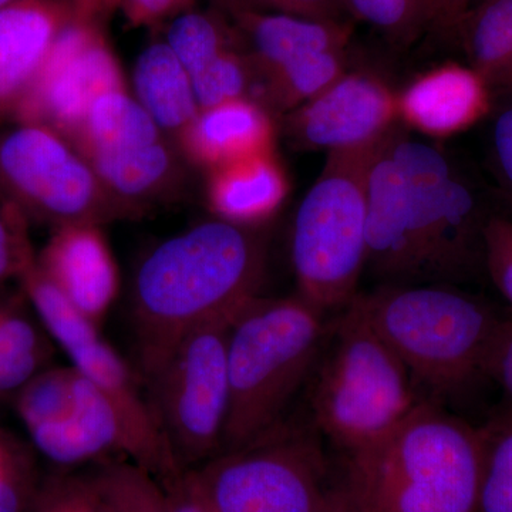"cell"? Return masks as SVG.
<instances>
[{"label": "cell", "mask_w": 512, "mask_h": 512, "mask_svg": "<svg viewBox=\"0 0 512 512\" xmlns=\"http://www.w3.org/2000/svg\"><path fill=\"white\" fill-rule=\"evenodd\" d=\"M25 500V481L18 460L0 439V512H22Z\"/></svg>", "instance_id": "cell-37"}, {"label": "cell", "mask_w": 512, "mask_h": 512, "mask_svg": "<svg viewBox=\"0 0 512 512\" xmlns=\"http://www.w3.org/2000/svg\"><path fill=\"white\" fill-rule=\"evenodd\" d=\"M441 12V22H443V30H450L451 32V19L450 12H448V0H436Z\"/></svg>", "instance_id": "cell-45"}, {"label": "cell", "mask_w": 512, "mask_h": 512, "mask_svg": "<svg viewBox=\"0 0 512 512\" xmlns=\"http://www.w3.org/2000/svg\"><path fill=\"white\" fill-rule=\"evenodd\" d=\"M37 264L77 309L100 326L120 289L119 268L101 225L56 228Z\"/></svg>", "instance_id": "cell-16"}, {"label": "cell", "mask_w": 512, "mask_h": 512, "mask_svg": "<svg viewBox=\"0 0 512 512\" xmlns=\"http://www.w3.org/2000/svg\"><path fill=\"white\" fill-rule=\"evenodd\" d=\"M329 342L313 380V421L323 436L353 456L386 439L424 399L356 298L332 326Z\"/></svg>", "instance_id": "cell-5"}, {"label": "cell", "mask_w": 512, "mask_h": 512, "mask_svg": "<svg viewBox=\"0 0 512 512\" xmlns=\"http://www.w3.org/2000/svg\"><path fill=\"white\" fill-rule=\"evenodd\" d=\"M126 89L123 70L93 13L80 8L56 37L12 121L40 124L72 140L101 94Z\"/></svg>", "instance_id": "cell-11"}, {"label": "cell", "mask_w": 512, "mask_h": 512, "mask_svg": "<svg viewBox=\"0 0 512 512\" xmlns=\"http://www.w3.org/2000/svg\"><path fill=\"white\" fill-rule=\"evenodd\" d=\"M0 204L55 229L126 218L67 138L22 121L0 127Z\"/></svg>", "instance_id": "cell-9"}, {"label": "cell", "mask_w": 512, "mask_h": 512, "mask_svg": "<svg viewBox=\"0 0 512 512\" xmlns=\"http://www.w3.org/2000/svg\"><path fill=\"white\" fill-rule=\"evenodd\" d=\"M20 298H0V397L18 394L47 369L45 329Z\"/></svg>", "instance_id": "cell-24"}, {"label": "cell", "mask_w": 512, "mask_h": 512, "mask_svg": "<svg viewBox=\"0 0 512 512\" xmlns=\"http://www.w3.org/2000/svg\"><path fill=\"white\" fill-rule=\"evenodd\" d=\"M346 72V49L298 57L259 80L254 90L256 101L268 111L288 114L325 92Z\"/></svg>", "instance_id": "cell-26"}, {"label": "cell", "mask_w": 512, "mask_h": 512, "mask_svg": "<svg viewBox=\"0 0 512 512\" xmlns=\"http://www.w3.org/2000/svg\"><path fill=\"white\" fill-rule=\"evenodd\" d=\"M393 131L377 150L367 174L366 269L384 284H423L412 198L390 148Z\"/></svg>", "instance_id": "cell-13"}, {"label": "cell", "mask_w": 512, "mask_h": 512, "mask_svg": "<svg viewBox=\"0 0 512 512\" xmlns=\"http://www.w3.org/2000/svg\"><path fill=\"white\" fill-rule=\"evenodd\" d=\"M82 156L126 218L143 215L180 185V161L165 138L87 151Z\"/></svg>", "instance_id": "cell-19"}, {"label": "cell", "mask_w": 512, "mask_h": 512, "mask_svg": "<svg viewBox=\"0 0 512 512\" xmlns=\"http://www.w3.org/2000/svg\"><path fill=\"white\" fill-rule=\"evenodd\" d=\"M90 485L117 512H171L160 481L130 461L104 467Z\"/></svg>", "instance_id": "cell-30"}, {"label": "cell", "mask_w": 512, "mask_h": 512, "mask_svg": "<svg viewBox=\"0 0 512 512\" xmlns=\"http://www.w3.org/2000/svg\"><path fill=\"white\" fill-rule=\"evenodd\" d=\"M251 5L309 19L345 20L346 15L343 0H252Z\"/></svg>", "instance_id": "cell-39"}, {"label": "cell", "mask_w": 512, "mask_h": 512, "mask_svg": "<svg viewBox=\"0 0 512 512\" xmlns=\"http://www.w3.org/2000/svg\"><path fill=\"white\" fill-rule=\"evenodd\" d=\"M232 319L191 330L143 379L158 427L181 470H194L221 453Z\"/></svg>", "instance_id": "cell-8"}, {"label": "cell", "mask_w": 512, "mask_h": 512, "mask_svg": "<svg viewBox=\"0 0 512 512\" xmlns=\"http://www.w3.org/2000/svg\"><path fill=\"white\" fill-rule=\"evenodd\" d=\"M384 140L330 151L296 211L291 259L298 295L323 313L345 309L359 295L367 261V174Z\"/></svg>", "instance_id": "cell-6"}, {"label": "cell", "mask_w": 512, "mask_h": 512, "mask_svg": "<svg viewBox=\"0 0 512 512\" xmlns=\"http://www.w3.org/2000/svg\"><path fill=\"white\" fill-rule=\"evenodd\" d=\"M483 436L424 400L386 439L348 456L346 490L376 512H477Z\"/></svg>", "instance_id": "cell-2"}, {"label": "cell", "mask_w": 512, "mask_h": 512, "mask_svg": "<svg viewBox=\"0 0 512 512\" xmlns=\"http://www.w3.org/2000/svg\"><path fill=\"white\" fill-rule=\"evenodd\" d=\"M323 315L296 293L256 296L234 316L221 453L248 446L281 426L286 407L308 379L325 342Z\"/></svg>", "instance_id": "cell-4"}, {"label": "cell", "mask_w": 512, "mask_h": 512, "mask_svg": "<svg viewBox=\"0 0 512 512\" xmlns=\"http://www.w3.org/2000/svg\"><path fill=\"white\" fill-rule=\"evenodd\" d=\"M485 274L512 306V217L491 214L484 228Z\"/></svg>", "instance_id": "cell-33"}, {"label": "cell", "mask_w": 512, "mask_h": 512, "mask_svg": "<svg viewBox=\"0 0 512 512\" xmlns=\"http://www.w3.org/2000/svg\"><path fill=\"white\" fill-rule=\"evenodd\" d=\"M133 25H151L174 15L191 0H116Z\"/></svg>", "instance_id": "cell-40"}, {"label": "cell", "mask_w": 512, "mask_h": 512, "mask_svg": "<svg viewBox=\"0 0 512 512\" xmlns=\"http://www.w3.org/2000/svg\"><path fill=\"white\" fill-rule=\"evenodd\" d=\"M67 357L74 369L103 390L120 413L133 446L130 463L153 474L158 481L181 471L161 434L147 393L117 350L100 336Z\"/></svg>", "instance_id": "cell-15"}, {"label": "cell", "mask_w": 512, "mask_h": 512, "mask_svg": "<svg viewBox=\"0 0 512 512\" xmlns=\"http://www.w3.org/2000/svg\"><path fill=\"white\" fill-rule=\"evenodd\" d=\"M491 160L501 192L512 210V94L494 120Z\"/></svg>", "instance_id": "cell-35"}, {"label": "cell", "mask_w": 512, "mask_h": 512, "mask_svg": "<svg viewBox=\"0 0 512 512\" xmlns=\"http://www.w3.org/2000/svg\"><path fill=\"white\" fill-rule=\"evenodd\" d=\"M76 491L77 495H79L83 512H117L94 491L92 485H87V487L79 488Z\"/></svg>", "instance_id": "cell-41"}, {"label": "cell", "mask_w": 512, "mask_h": 512, "mask_svg": "<svg viewBox=\"0 0 512 512\" xmlns=\"http://www.w3.org/2000/svg\"><path fill=\"white\" fill-rule=\"evenodd\" d=\"M192 473L214 512H330L340 493L315 437L284 423Z\"/></svg>", "instance_id": "cell-10"}, {"label": "cell", "mask_w": 512, "mask_h": 512, "mask_svg": "<svg viewBox=\"0 0 512 512\" xmlns=\"http://www.w3.org/2000/svg\"><path fill=\"white\" fill-rule=\"evenodd\" d=\"M171 512H214L192 470H181L160 481Z\"/></svg>", "instance_id": "cell-36"}, {"label": "cell", "mask_w": 512, "mask_h": 512, "mask_svg": "<svg viewBox=\"0 0 512 512\" xmlns=\"http://www.w3.org/2000/svg\"><path fill=\"white\" fill-rule=\"evenodd\" d=\"M256 228L204 221L165 239L137 265L130 315L141 377H147L191 330L232 319L256 298L265 271Z\"/></svg>", "instance_id": "cell-1"}, {"label": "cell", "mask_w": 512, "mask_h": 512, "mask_svg": "<svg viewBox=\"0 0 512 512\" xmlns=\"http://www.w3.org/2000/svg\"><path fill=\"white\" fill-rule=\"evenodd\" d=\"M33 255L28 222L18 212L0 204V286L19 278L23 265Z\"/></svg>", "instance_id": "cell-34"}, {"label": "cell", "mask_w": 512, "mask_h": 512, "mask_svg": "<svg viewBox=\"0 0 512 512\" xmlns=\"http://www.w3.org/2000/svg\"><path fill=\"white\" fill-rule=\"evenodd\" d=\"M164 138L163 131L126 89L101 94L70 143L80 153Z\"/></svg>", "instance_id": "cell-25"}, {"label": "cell", "mask_w": 512, "mask_h": 512, "mask_svg": "<svg viewBox=\"0 0 512 512\" xmlns=\"http://www.w3.org/2000/svg\"><path fill=\"white\" fill-rule=\"evenodd\" d=\"M390 148L412 198L423 284L460 285L485 274L490 212L466 175L439 147L394 130Z\"/></svg>", "instance_id": "cell-7"}, {"label": "cell", "mask_w": 512, "mask_h": 512, "mask_svg": "<svg viewBox=\"0 0 512 512\" xmlns=\"http://www.w3.org/2000/svg\"><path fill=\"white\" fill-rule=\"evenodd\" d=\"M356 301L416 386L447 399L488 377L504 319L473 293L456 285L384 284Z\"/></svg>", "instance_id": "cell-3"}, {"label": "cell", "mask_w": 512, "mask_h": 512, "mask_svg": "<svg viewBox=\"0 0 512 512\" xmlns=\"http://www.w3.org/2000/svg\"><path fill=\"white\" fill-rule=\"evenodd\" d=\"M165 43L190 77L200 73L229 47L221 26L210 16L197 12L183 13L175 18L168 28Z\"/></svg>", "instance_id": "cell-32"}, {"label": "cell", "mask_w": 512, "mask_h": 512, "mask_svg": "<svg viewBox=\"0 0 512 512\" xmlns=\"http://www.w3.org/2000/svg\"><path fill=\"white\" fill-rule=\"evenodd\" d=\"M480 0H448V12H450L451 32H456L458 22Z\"/></svg>", "instance_id": "cell-43"}, {"label": "cell", "mask_w": 512, "mask_h": 512, "mask_svg": "<svg viewBox=\"0 0 512 512\" xmlns=\"http://www.w3.org/2000/svg\"><path fill=\"white\" fill-rule=\"evenodd\" d=\"M134 94L163 133H181L200 113L190 74L167 43H153L138 56Z\"/></svg>", "instance_id": "cell-22"}, {"label": "cell", "mask_w": 512, "mask_h": 512, "mask_svg": "<svg viewBox=\"0 0 512 512\" xmlns=\"http://www.w3.org/2000/svg\"><path fill=\"white\" fill-rule=\"evenodd\" d=\"M288 191L285 170L268 151L211 170L207 205L218 220L256 228L274 217Z\"/></svg>", "instance_id": "cell-21"}, {"label": "cell", "mask_w": 512, "mask_h": 512, "mask_svg": "<svg viewBox=\"0 0 512 512\" xmlns=\"http://www.w3.org/2000/svg\"><path fill=\"white\" fill-rule=\"evenodd\" d=\"M480 430L483 476L477 512H512V407L495 413Z\"/></svg>", "instance_id": "cell-29"}, {"label": "cell", "mask_w": 512, "mask_h": 512, "mask_svg": "<svg viewBox=\"0 0 512 512\" xmlns=\"http://www.w3.org/2000/svg\"><path fill=\"white\" fill-rule=\"evenodd\" d=\"M192 89L200 110L237 99H251L255 73L247 55L227 50L215 57L200 73L191 77Z\"/></svg>", "instance_id": "cell-31"}, {"label": "cell", "mask_w": 512, "mask_h": 512, "mask_svg": "<svg viewBox=\"0 0 512 512\" xmlns=\"http://www.w3.org/2000/svg\"><path fill=\"white\" fill-rule=\"evenodd\" d=\"M488 377L501 387L512 407V319H504L495 335L487 367Z\"/></svg>", "instance_id": "cell-38"}, {"label": "cell", "mask_w": 512, "mask_h": 512, "mask_svg": "<svg viewBox=\"0 0 512 512\" xmlns=\"http://www.w3.org/2000/svg\"><path fill=\"white\" fill-rule=\"evenodd\" d=\"M271 113L254 99H237L200 110L178 137L185 156L208 171L274 151Z\"/></svg>", "instance_id": "cell-20"}, {"label": "cell", "mask_w": 512, "mask_h": 512, "mask_svg": "<svg viewBox=\"0 0 512 512\" xmlns=\"http://www.w3.org/2000/svg\"><path fill=\"white\" fill-rule=\"evenodd\" d=\"M330 512H376L372 508L367 507L362 501L357 500L355 495L349 493L346 487L340 490L338 500L335 507Z\"/></svg>", "instance_id": "cell-42"}, {"label": "cell", "mask_w": 512, "mask_h": 512, "mask_svg": "<svg viewBox=\"0 0 512 512\" xmlns=\"http://www.w3.org/2000/svg\"><path fill=\"white\" fill-rule=\"evenodd\" d=\"M346 13L387 39L409 45L424 30L443 29L436 0H343Z\"/></svg>", "instance_id": "cell-28"}, {"label": "cell", "mask_w": 512, "mask_h": 512, "mask_svg": "<svg viewBox=\"0 0 512 512\" xmlns=\"http://www.w3.org/2000/svg\"><path fill=\"white\" fill-rule=\"evenodd\" d=\"M20 2V0H0V10L9 8V6L15 5V3Z\"/></svg>", "instance_id": "cell-46"}, {"label": "cell", "mask_w": 512, "mask_h": 512, "mask_svg": "<svg viewBox=\"0 0 512 512\" xmlns=\"http://www.w3.org/2000/svg\"><path fill=\"white\" fill-rule=\"evenodd\" d=\"M229 8L248 42L247 56L254 69L255 86L298 57L348 49L352 37V25L346 20L309 19L245 6Z\"/></svg>", "instance_id": "cell-18"}, {"label": "cell", "mask_w": 512, "mask_h": 512, "mask_svg": "<svg viewBox=\"0 0 512 512\" xmlns=\"http://www.w3.org/2000/svg\"><path fill=\"white\" fill-rule=\"evenodd\" d=\"M23 295L28 298L33 313L46 335L66 353L82 348L100 338V326L87 318L67 298L37 264L35 254L30 256L19 274Z\"/></svg>", "instance_id": "cell-27"}, {"label": "cell", "mask_w": 512, "mask_h": 512, "mask_svg": "<svg viewBox=\"0 0 512 512\" xmlns=\"http://www.w3.org/2000/svg\"><path fill=\"white\" fill-rule=\"evenodd\" d=\"M397 94L380 77L346 72L315 99L285 114V133L302 150H349L380 143L396 128Z\"/></svg>", "instance_id": "cell-12"}, {"label": "cell", "mask_w": 512, "mask_h": 512, "mask_svg": "<svg viewBox=\"0 0 512 512\" xmlns=\"http://www.w3.org/2000/svg\"><path fill=\"white\" fill-rule=\"evenodd\" d=\"M77 0H20L0 10V127L15 119Z\"/></svg>", "instance_id": "cell-14"}, {"label": "cell", "mask_w": 512, "mask_h": 512, "mask_svg": "<svg viewBox=\"0 0 512 512\" xmlns=\"http://www.w3.org/2000/svg\"><path fill=\"white\" fill-rule=\"evenodd\" d=\"M491 104L493 93L468 64H441L397 94L400 119L434 138L457 136L476 126L490 113Z\"/></svg>", "instance_id": "cell-17"}, {"label": "cell", "mask_w": 512, "mask_h": 512, "mask_svg": "<svg viewBox=\"0 0 512 512\" xmlns=\"http://www.w3.org/2000/svg\"><path fill=\"white\" fill-rule=\"evenodd\" d=\"M468 66L494 96L512 94V0H480L458 22L456 32Z\"/></svg>", "instance_id": "cell-23"}, {"label": "cell", "mask_w": 512, "mask_h": 512, "mask_svg": "<svg viewBox=\"0 0 512 512\" xmlns=\"http://www.w3.org/2000/svg\"><path fill=\"white\" fill-rule=\"evenodd\" d=\"M43 512H83V510L82 504H80L79 495H77V491H74V493L70 494L69 497L64 498L60 503L47 508V510Z\"/></svg>", "instance_id": "cell-44"}]
</instances>
